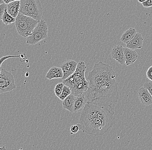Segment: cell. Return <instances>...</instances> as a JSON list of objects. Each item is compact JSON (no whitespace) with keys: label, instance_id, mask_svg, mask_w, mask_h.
<instances>
[{"label":"cell","instance_id":"obj_30","mask_svg":"<svg viewBox=\"0 0 152 150\" xmlns=\"http://www.w3.org/2000/svg\"><path fill=\"white\" fill-rule=\"evenodd\" d=\"M26 74H27V75H26V77H28V76H29V73L28 72L26 73Z\"/></svg>","mask_w":152,"mask_h":150},{"label":"cell","instance_id":"obj_27","mask_svg":"<svg viewBox=\"0 0 152 150\" xmlns=\"http://www.w3.org/2000/svg\"><path fill=\"white\" fill-rule=\"evenodd\" d=\"M14 1H15V0H4V2L6 4H7L10 3Z\"/></svg>","mask_w":152,"mask_h":150},{"label":"cell","instance_id":"obj_5","mask_svg":"<svg viewBox=\"0 0 152 150\" xmlns=\"http://www.w3.org/2000/svg\"><path fill=\"white\" fill-rule=\"evenodd\" d=\"M35 19H42L43 8L39 0H21L20 13Z\"/></svg>","mask_w":152,"mask_h":150},{"label":"cell","instance_id":"obj_22","mask_svg":"<svg viewBox=\"0 0 152 150\" xmlns=\"http://www.w3.org/2000/svg\"><path fill=\"white\" fill-rule=\"evenodd\" d=\"M7 9V4L5 3L0 4V20H1L3 15Z\"/></svg>","mask_w":152,"mask_h":150},{"label":"cell","instance_id":"obj_8","mask_svg":"<svg viewBox=\"0 0 152 150\" xmlns=\"http://www.w3.org/2000/svg\"><path fill=\"white\" fill-rule=\"evenodd\" d=\"M78 63L73 60H67L63 62L61 65L63 72L64 76L62 79H66L75 72Z\"/></svg>","mask_w":152,"mask_h":150},{"label":"cell","instance_id":"obj_3","mask_svg":"<svg viewBox=\"0 0 152 150\" xmlns=\"http://www.w3.org/2000/svg\"><path fill=\"white\" fill-rule=\"evenodd\" d=\"M86 68L85 62L79 61L75 73L66 79L63 80V83L71 89V94L75 96L83 94L89 88V83L85 77Z\"/></svg>","mask_w":152,"mask_h":150},{"label":"cell","instance_id":"obj_23","mask_svg":"<svg viewBox=\"0 0 152 150\" xmlns=\"http://www.w3.org/2000/svg\"><path fill=\"white\" fill-rule=\"evenodd\" d=\"M15 57H20V55H18V56H5L3 57L1 59V64H0V67H1L2 64L3 62L6 60V59L9 58H15Z\"/></svg>","mask_w":152,"mask_h":150},{"label":"cell","instance_id":"obj_16","mask_svg":"<svg viewBox=\"0 0 152 150\" xmlns=\"http://www.w3.org/2000/svg\"><path fill=\"white\" fill-rule=\"evenodd\" d=\"M137 34V31L135 28L131 27L125 31L121 35L120 39L124 43L127 44Z\"/></svg>","mask_w":152,"mask_h":150},{"label":"cell","instance_id":"obj_21","mask_svg":"<svg viewBox=\"0 0 152 150\" xmlns=\"http://www.w3.org/2000/svg\"><path fill=\"white\" fill-rule=\"evenodd\" d=\"M81 130V127L80 123L72 125L70 128V132L71 135L77 133L80 130Z\"/></svg>","mask_w":152,"mask_h":150},{"label":"cell","instance_id":"obj_31","mask_svg":"<svg viewBox=\"0 0 152 150\" xmlns=\"http://www.w3.org/2000/svg\"><path fill=\"white\" fill-rule=\"evenodd\" d=\"M15 1H20L21 0H15Z\"/></svg>","mask_w":152,"mask_h":150},{"label":"cell","instance_id":"obj_6","mask_svg":"<svg viewBox=\"0 0 152 150\" xmlns=\"http://www.w3.org/2000/svg\"><path fill=\"white\" fill-rule=\"evenodd\" d=\"M48 27L46 21L42 19L35 27L31 36L26 38V43L31 45H35L45 39L47 38Z\"/></svg>","mask_w":152,"mask_h":150},{"label":"cell","instance_id":"obj_9","mask_svg":"<svg viewBox=\"0 0 152 150\" xmlns=\"http://www.w3.org/2000/svg\"><path fill=\"white\" fill-rule=\"evenodd\" d=\"M112 58L121 64H124L126 62L124 47L121 45L114 46L111 51Z\"/></svg>","mask_w":152,"mask_h":150},{"label":"cell","instance_id":"obj_4","mask_svg":"<svg viewBox=\"0 0 152 150\" xmlns=\"http://www.w3.org/2000/svg\"><path fill=\"white\" fill-rule=\"evenodd\" d=\"M39 21L19 13L15 22L18 34L24 38L31 36Z\"/></svg>","mask_w":152,"mask_h":150},{"label":"cell","instance_id":"obj_2","mask_svg":"<svg viewBox=\"0 0 152 150\" xmlns=\"http://www.w3.org/2000/svg\"><path fill=\"white\" fill-rule=\"evenodd\" d=\"M115 73L112 66L102 61L95 64L88 76L89 88L93 89L115 79Z\"/></svg>","mask_w":152,"mask_h":150},{"label":"cell","instance_id":"obj_24","mask_svg":"<svg viewBox=\"0 0 152 150\" xmlns=\"http://www.w3.org/2000/svg\"><path fill=\"white\" fill-rule=\"evenodd\" d=\"M143 87H146L148 89L152 97V82L145 83L143 85Z\"/></svg>","mask_w":152,"mask_h":150},{"label":"cell","instance_id":"obj_15","mask_svg":"<svg viewBox=\"0 0 152 150\" xmlns=\"http://www.w3.org/2000/svg\"><path fill=\"white\" fill-rule=\"evenodd\" d=\"M64 74L61 68L52 67L48 70L46 75V78L51 80L53 79L62 78Z\"/></svg>","mask_w":152,"mask_h":150},{"label":"cell","instance_id":"obj_14","mask_svg":"<svg viewBox=\"0 0 152 150\" xmlns=\"http://www.w3.org/2000/svg\"><path fill=\"white\" fill-rule=\"evenodd\" d=\"M20 1H14L7 4V11L12 17L16 18L20 13Z\"/></svg>","mask_w":152,"mask_h":150},{"label":"cell","instance_id":"obj_17","mask_svg":"<svg viewBox=\"0 0 152 150\" xmlns=\"http://www.w3.org/2000/svg\"><path fill=\"white\" fill-rule=\"evenodd\" d=\"M75 97V96L72 94H71L68 97H66V98L63 101V108L70 112H74Z\"/></svg>","mask_w":152,"mask_h":150},{"label":"cell","instance_id":"obj_19","mask_svg":"<svg viewBox=\"0 0 152 150\" xmlns=\"http://www.w3.org/2000/svg\"><path fill=\"white\" fill-rule=\"evenodd\" d=\"M71 94V89L70 87L66 85H64L63 89L62 92L61 94L59 97V98L61 101H63L64 99Z\"/></svg>","mask_w":152,"mask_h":150},{"label":"cell","instance_id":"obj_25","mask_svg":"<svg viewBox=\"0 0 152 150\" xmlns=\"http://www.w3.org/2000/svg\"><path fill=\"white\" fill-rule=\"evenodd\" d=\"M142 6L146 8H149V7H152V0H147L144 2L142 4Z\"/></svg>","mask_w":152,"mask_h":150},{"label":"cell","instance_id":"obj_7","mask_svg":"<svg viewBox=\"0 0 152 150\" xmlns=\"http://www.w3.org/2000/svg\"><path fill=\"white\" fill-rule=\"evenodd\" d=\"M15 80L13 74L5 69H1L0 72V92L4 93L16 89Z\"/></svg>","mask_w":152,"mask_h":150},{"label":"cell","instance_id":"obj_18","mask_svg":"<svg viewBox=\"0 0 152 150\" xmlns=\"http://www.w3.org/2000/svg\"><path fill=\"white\" fill-rule=\"evenodd\" d=\"M3 23L6 25H10L12 23L15 22L16 18L11 16L9 13L7 12V8L6 9L1 19Z\"/></svg>","mask_w":152,"mask_h":150},{"label":"cell","instance_id":"obj_1","mask_svg":"<svg viewBox=\"0 0 152 150\" xmlns=\"http://www.w3.org/2000/svg\"><path fill=\"white\" fill-rule=\"evenodd\" d=\"M114 115L106 107L88 102L80 113L81 130L91 135H103L115 125Z\"/></svg>","mask_w":152,"mask_h":150},{"label":"cell","instance_id":"obj_26","mask_svg":"<svg viewBox=\"0 0 152 150\" xmlns=\"http://www.w3.org/2000/svg\"><path fill=\"white\" fill-rule=\"evenodd\" d=\"M146 74L148 78L152 81V66L150 67L148 69Z\"/></svg>","mask_w":152,"mask_h":150},{"label":"cell","instance_id":"obj_10","mask_svg":"<svg viewBox=\"0 0 152 150\" xmlns=\"http://www.w3.org/2000/svg\"><path fill=\"white\" fill-rule=\"evenodd\" d=\"M138 97L141 104L149 106L152 104V97L151 93L146 87H141L139 90Z\"/></svg>","mask_w":152,"mask_h":150},{"label":"cell","instance_id":"obj_11","mask_svg":"<svg viewBox=\"0 0 152 150\" xmlns=\"http://www.w3.org/2000/svg\"><path fill=\"white\" fill-rule=\"evenodd\" d=\"M143 38L140 33H137L131 40L126 44L127 48L135 50L140 49L143 44Z\"/></svg>","mask_w":152,"mask_h":150},{"label":"cell","instance_id":"obj_20","mask_svg":"<svg viewBox=\"0 0 152 150\" xmlns=\"http://www.w3.org/2000/svg\"><path fill=\"white\" fill-rule=\"evenodd\" d=\"M64 85L65 84L63 83H58L55 87L54 92H55L56 95L58 97H59L61 94Z\"/></svg>","mask_w":152,"mask_h":150},{"label":"cell","instance_id":"obj_29","mask_svg":"<svg viewBox=\"0 0 152 150\" xmlns=\"http://www.w3.org/2000/svg\"><path fill=\"white\" fill-rule=\"evenodd\" d=\"M2 149H4V150L6 149L5 148L4 146H3V147H2V148H1V149H0L1 150Z\"/></svg>","mask_w":152,"mask_h":150},{"label":"cell","instance_id":"obj_28","mask_svg":"<svg viewBox=\"0 0 152 150\" xmlns=\"http://www.w3.org/2000/svg\"><path fill=\"white\" fill-rule=\"evenodd\" d=\"M147 0H138L139 2L140 3L142 4V3L144 2L147 1Z\"/></svg>","mask_w":152,"mask_h":150},{"label":"cell","instance_id":"obj_12","mask_svg":"<svg viewBox=\"0 0 152 150\" xmlns=\"http://www.w3.org/2000/svg\"><path fill=\"white\" fill-rule=\"evenodd\" d=\"M87 102V99L84 93L76 96L74 102V112L81 111Z\"/></svg>","mask_w":152,"mask_h":150},{"label":"cell","instance_id":"obj_13","mask_svg":"<svg viewBox=\"0 0 152 150\" xmlns=\"http://www.w3.org/2000/svg\"><path fill=\"white\" fill-rule=\"evenodd\" d=\"M125 60L127 66L133 64L138 58V55L135 50H132L126 47H124Z\"/></svg>","mask_w":152,"mask_h":150}]
</instances>
